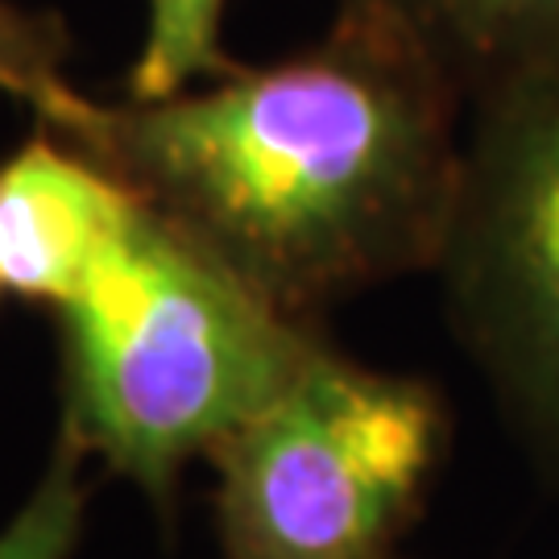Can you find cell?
Instances as JSON below:
<instances>
[{"label": "cell", "mask_w": 559, "mask_h": 559, "mask_svg": "<svg viewBox=\"0 0 559 559\" xmlns=\"http://www.w3.org/2000/svg\"><path fill=\"white\" fill-rule=\"evenodd\" d=\"M83 443L59 431V443L17 514L0 526V559H71L83 539L92 485L83 477Z\"/></svg>", "instance_id": "cell-9"}, {"label": "cell", "mask_w": 559, "mask_h": 559, "mask_svg": "<svg viewBox=\"0 0 559 559\" xmlns=\"http://www.w3.org/2000/svg\"><path fill=\"white\" fill-rule=\"evenodd\" d=\"M0 295H4V282H0Z\"/></svg>", "instance_id": "cell-10"}, {"label": "cell", "mask_w": 559, "mask_h": 559, "mask_svg": "<svg viewBox=\"0 0 559 559\" xmlns=\"http://www.w3.org/2000/svg\"><path fill=\"white\" fill-rule=\"evenodd\" d=\"M440 265L473 344L559 448V50L485 83Z\"/></svg>", "instance_id": "cell-4"}, {"label": "cell", "mask_w": 559, "mask_h": 559, "mask_svg": "<svg viewBox=\"0 0 559 559\" xmlns=\"http://www.w3.org/2000/svg\"><path fill=\"white\" fill-rule=\"evenodd\" d=\"M55 316L62 431L158 506L187 460H212L323 344L138 195Z\"/></svg>", "instance_id": "cell-2"}, {"label": "cell", "mask_w": 559, "mask_h": 559, "mask_svg": "<svg viewBox=\"0 0 559 559\" xmlns=\"http://www.w3.org/2000/svg\"><path fill=\"white\" fill-rule=\"evenodd\" d=\"M419 38L452 75L485 83L559 50V0H344Z\"/></svg>", "instance_id": "cell-6"}, {"label": "cell", "mask_w": 559, "mask_h": 559, "mask_svg": "<svg viewBox=\"0 0 559 559\" xmlns=\"http://www.w3.org/2000/svg\"><path fill=\"white\" fill-rule=\"evenodd\" d=\"M59 138L302 323L443 258L464 158L456 75L357 4L290 59L92 100Z\"/></svg>", "instance_id": "cell-1"}, {"label": "cell", "mask_w": 559, "mask_h": 559, "mask_svg": "<svg viewBox=\"0 0 559 559\" xmlns=\"http://www.w3.org/2000/svg\"><path fill=\"white\" fill-rule=\"evenodd\" d=\"M67 25L55 13L0 0V92L34 108L50 133L75 129L92 108V100L67 80Z\"/></svg>", "instance_id": "cell-7"}, {"label": "cell", "mask_w": 559, "mask_h": 559, "mask_svg": "<svg viewBox=\"0 0 559 559\" xmlns=\"http://www.w3.org/2000/svg\"><path fill=\"white\" fill-rule=\"evenodd\" d=\"M133 212L104 166L41 129L0 162V282L4 295L62 307L108 253Z\"/></svg>", "instance_id": "cell-5"}, {"label": "cell", "mask_w": 559, "mask_h": 559, "mask_svg": "<svg viewBox=\"0 0 559 559\" xmlns=\"http://www.w3.org/2000/svg\"><path fill=\"white\" fill-rule=\"evenodd\" d=\"M224 0H150L145 41L129 75L133 100H162L237 71L221 41Z\"/></svg>", "instance_id": "cell-8"}, {"label": "cell", "mask_w": 559, "mask_h": 559, "mask_svg": "<svg viewBox=\"0 0 559 559\" xmlns=\"http://www.w3.org/2000/svg\"><path fill=\"white\" fill-rule=\"evenodd\" d=\"M448 440L440 394L328 344L212 452L224 559H385Z\"/></svg>", "instance_id": "cell-3"}]
</instances>
